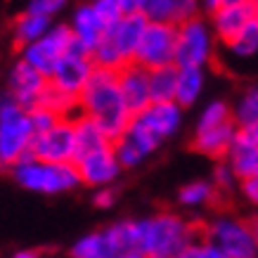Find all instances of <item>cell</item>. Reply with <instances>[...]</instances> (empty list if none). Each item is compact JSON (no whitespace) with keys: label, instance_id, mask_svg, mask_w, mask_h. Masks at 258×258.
Wrapping results in <instances>:
<instances>
[{"label":"cell","instance_id":"ee69618b","mask_svg":"<svg viewBox=\"0 0 258 258\" xmlns=\"http://www.w3.org/2000/svg\"><path fill=\"white\" fill-rule=\"evenodd\" d=\"M8 102H10L8 93H5V90L0 88V114H3V109H5V104H8Z\"/></svg>","mask_w":258,"mask_h":258},{"label":"cell","instance_id":"9c48e42d","mask_svg":"<svg viewBox=\"0 0 258 258\" xmlns=\"http://www.w3.org/2000/svg\"><path fill=\"white\" fill-rule=\"evenodd\" d=\"M135 64L145 67L147 71L175 64V26L147 22L135 52Z\"/></svg>","mask_w":258,"mask_h":258},{"label":"cell","instance_id":"4fadbf2b","mask_svg":"<svg viewBox=\"0 0 258 258\" xmlns=\"http://www.w3.org/2000/svg\"><path fill=\"white\" fill-rule=\"evenodd\" d=\"M159 147H161V142H159L154 135H149L135 118H131L125 133L121 135L118 140L111 142V149H114L121 168H135V166H140L142 161H145L149 154H154Z\"/></svg>","mask_w":258,"mask_h":258},{"label":"cell","instance_id":"277c9868","mask_svg":"<svg viewBox=\"0 0 258 258\" xmlns=\"http://www.w3.org/2000/svg\"><path fill=\"white\" fill-rule=\"evenodd\" d=\"M216 55V36L204 17L175 26V67L206 69Z\"/></svg>","mask_w":258,"mask_h":258},{"label":"cell","instance_id":"d4e9b609","mask_svg":"<svg viewBox=\"0 0 258 258\" xmlns=\"http://www.w3.org/2000/svg\"><path fill=\"white\" fill-rule=\"evenodd\" d=\"M216 189H213L211 180H192L185 187H180L178 202L185 209H204L216 199Z\"/></svg>","mask_w":258,"mask_h":258},{"label":"cell","instance_id":"f6af8a7d","mask_svg":"<svg viewBox=\"0 0 258 258\" xmlns=\"http://www.w3.org/2000/svg\"><path fill=\"white\" fill-rule=\"evenodd\" d=\"M123 258H147L145 253H140V251H131V253H125Z\"/></svg>","mask_w":258,"mask_h":258},{"label":"cell","instance_id":"4dcf8cb0","mask_svg":"<svg viewBox=\"0 0 258 258\" xmlns=\"http://www.w3.org/2000/svg\"><path fill=\"white\" fill-rule=\"evenodd\" d=\"M211 185H213V189H216V195H220V192H225L227 195L230 189L239 187V180H237V175L232 173V168H230L225 161H218L216 168H213Z\"/></svg>","mask_w":258,"mask_h":258},{"label":"cell","instance_id":"836d02e7","mask_svg":"<svg viewBox=\"0 0 258 258\" xmlns=\"http://www.w3.org/2000/svg\"><path fill=\"white\" fill-rule=\"evenodd\" d=\"M195 17H202L199 0H173V26H180Z\"/></svg>","mask_w":258,"mask_h":258},{"label":"cell","instance_id":"d6a6232c","mask_svg":"<svg viewBox=\"0 0 258 258\" xmlns=\"http://www.w3.org/2000/svg\"><path fill=\"white\" fill-rule=\"evenodd\" d=\"M178 258H225V253H223L213 242L199 237V239H195Z\"/></svg>","mask_w":258,"mask_h":258},{"label":"cell","instance_id":"9a60e30c","mask_svg":"<svg viewBox=\"0 0 258 258\" xmlns=\"http://www.w3.org/2000/svg\"><path fill=\"white\" fill-rule=\"evenodd\" d=\"M182 107H178L175 102H152L147 109L135 114V121L147 131L149 135H154L159 142L168 140L180 131L182 125Z\"/></svg>","mask_w":258,"mask_h":258},{"label":"cell","instance_id":"e575fe53","mask_svg":"<svg viewBox=\"0 0 258 258\" xmlns=\"http://www.w3.org/2000/svg\"><path fill=\"white\" fill-rule=\"evenodd\" d=\"M57 121H59V116H57V114H52L50 109H45V107H36V109L29 111V123H31L33 138H36V135H40V133H45V131H50Z\"/></svg>","mask_w":258,"mask_h":258},{"label":"cell","instance_id":"5bb4252c","mask_svg":"<svg viewBox=\"0 0 258 258\" xmlns=\"http://www.w3.org/2000/svg\"><path fill=\"white\" fill-rule=\"evenodd\" d=\"M116 81H118V93L123 100L125 109L131 111V116L145 111L152 104L149 97V71L140 64H125L116 71Z\"/></svg>","mask_w":258,"mask_h":258},{"label":"cell","instance_id":"7c38bea8","mask_svg":"<svg viewBox=\"0 0 258 258\" xmlns=\"http://www.w3.org/2000/svg\"><path fill=\"white\" fill-rule=\"evenodd\" d=\"M74 166L79 171L81 185H88V187H93V189L111 187L121 178V173H123V168H121V164H118V159L111 147L76 159Z\"/></svg>","mask_w":258,"mask_h":258},{"label":"cell","instance_id":"b9f144b4","mask_svg":"<svg viewBox=\"0 0 258 258\" xmlns=\"http://www.w3.org/2000/svg\"><path fill=\"white\" fill-rule=\"evenodd\" d=\"M10 258H43V256H40V251H36V249H19Z\"/></svg>","mask_w":258,"mask_h":258},{"label":"cell","instance_id":"e0dca14e","mask_svg":"<svg viewBox=\"0 0 258 258\" xmlns=\"http://www.w3.org/2000/svg\"><path fill=\"white\" fill-rule=\"evenodd\" d=\"M145 26H147V19L142 15H123L116 24H111L107 29V33H104L111 40V45L118 50V55L123 57L125 64L135 62V52H138Z\"/></svg>","mask_w":258,"mask_h":258},{"label":"cell","instance_id":"bcb514c9","mask_svg":"<svg viewBox=\"0 0 258 258\" xmlns=\"http://www.w3.org/2000/svg\"><path fill=\"white\" fill-rule=\"evenodd\" d=\"M251 8H253V22L258 24V0H253V3H251Z\"/></svg>","mask_w":258,"mask_h":258},{"label":"cell","instance_id":"7402d4cb","mask_svg":"<svg viewBox=\"0 0 258 258\" xmlns=\"http://www.w3.org/2000/svg\"><path fill=\"white\" fill-rule=\"evenodd\" d=\"M206 88V69L197 67H178V83H175V104L187 109L199 102Z\"/></svg>","mask_w":258,"mask_h":258},{"label":"cell","instance_id":"8fae6325","mask_svg":"<svg viewBox=\"0 0 258 258\" xmlns=\"http://www.w3.org/2000/svg\"><path fill=\"white\" fill-rule=\"evenodd\" d=\"M47 88V79L43 74L29 67L24 59H17L12 64V69L8 74V86H5V93L17 107L31 111L40 104V97Z\"/></svg>","mask_w":258,"mask_h":258},{"label":"cell","instance_id":"cb8c5ba5","mask_svg":"<svg viewBox=\"0 0 258 258\" xmlns=\"http://www.w3.org/2000/svg\"><path fill=\"white\" fill-rule=\"evenodd\" d=\"M178 67H159L149 71V97L152 102H175Z\"/></svg>","mask_w":258,"mask_h":258},{"label":"cell","instance_id":"52a82bcc","mask_svg":"<svg viewBox=\"0 0 258 258\" xmlns=\"http://www.w3.org/2000/svg\"><path fill=\"white\" fill-rule=\"evenodd\" d=\"M71 38H74V36H71V31H69V24H52L50 31H47L43 38H38L36 43H31V45H26L19 50V59H24V62L29 64V67H33L38 74H43L45 79H50L55 67L59 64V59L67 55V50H69V45H71Z\"/></svg>","mask_w":258,"mask_h":258},{"label":"cell","instance_id":"7bdbcfd3","mask_svg":"<svg viewBox=\"0 0 258 258\" xmlns=\"http://www.w3.org/2000/svg\"><path fill=\"white\" fill-rule=\"evenodd\" d=\"M251 232H253V242H256V251H258V218H251Z\"/></svg>","mask_w":258,"mask_h":258},{"label":"cell","instance_id":"d590c367","mask_svg":"<svg viewBox=\"0 0 258 258\" xmlns=\"http://www.w3.org/2000/svg\"><path fill=\"white\" fill-rule=\"evenodd\" d=\"M90 5H93V10L97 12V17L107 24V29H109L111 24H116L118 19L123 17L118 0H90Z\"/></svg>","mask_w":258,"mask_h":258},{"label":"cell","instance_id":"8d00e7d4","mask_svg":"<svg viewBox=\"0 0 258 258\" xmlns=\"http://www.w3.org/2000/svg\"><path fill=\"white\" fill-rule=\"evenodd\" d=\"M116 199H118V192L114 185H111V187L95 189V195H93V204L97 209H111V206L116 204Z\"/></svg>","mask_w":258,"mask_h":258},{"label":"cell","instance_id":"44dd1931","mask_svg":"<svg viewBox=\"0 0 258 258\" xmlns=\"http://www.w3.org/2000/svg\"><path fill=\"white\" fill-rule=\"evenodd\" d=\"M223 161L232 168L237 180L242 182L244 178H251L253 173H258V147L253 142L246 140L242 133H237L235 142L230 145Z\"/></svg>","mask_w":258,"mask_h":258},{"label":"cell","instance_id":"7dc6e473","mask_svg":"<svg viewBox=\"0 0 258 258\" xmlns=\"http://www.w3.org/2000/svg\"><path fill=\"white\" fill-rule=\"evenodd\" d=\"M227 3H253V0H227Z\"/></svg>","mask_w":258,"mask_h":258},{"label":"cell","instance_id":"ab89813d","mask_svg":"<svg viewBox=\"0 0 258 258\" xmlns=\"http://www.w3.org/2000/svg\"><path fill=\"white\" fill-rule=\"evenodd\" d=\"M199 3H202V12H206V15L211 17L213 12H218V10L225 5L227 0H199Z\"/></svg>","mask_w":258,"mask_h":258},{"label":"cell","instance_id":"74e56055","mask_svg":"<svg viewBox=\"0 0 258 258\" xmlns=\"http://www.w3.org/2000/svg\"><path fill=\"white\" fill-rule=\"evenodd\" d=\"M239 189H242V197L251 206H256L258 209V173H253L251 178H244L239 182Z\"/></svg>","mask_w":258,"mask_h":258},{"label":"cell","instance_id":"5b68a950","mask_svg":"<svg viewBox=\"0 0 258 258\" xmlns=\"http://www.w3.org/2000/svg\"><path fill=\"white\" fill-rule=\"evenodd\" d=\"M31 140L29 111L10 100L0 114V171H12V166L29 154Z\"/></svg>","mask_w":258,"mask_h":258},{"label":"cell","instance_id":"6da1fadb","mask_svg":"<svg viewBox=\"0 0 258 258\" xmlns=\"http://www.w3.org/2000/svg\"><path fill=\"white\" fill-rule=\"evenodd\" d=\"M133 249L147 258H178L189 244L202 237V227L178 213L161 211L147 218L131 220Z\"/></svg>","mask_w":258,"mask_h":258},{"label":"cell","instance_id":"ac0fdd59","mask_svg":"<svg viewBox=\"0 0 258 258\" xmlns=\"http://www.w3.org/2000/svg\"><path fill=\"white\" fill-rule=\"evenodd\" d=\"M237 133H239V128L235 125V121L195 131V135H192V149L209 159L223 161L227 154V149H230V145L235 142Z\"/></svg>","mask_w":258,"mask_h":258},{"label":"cell","instance_id":"ffe728a7","mask_svg":"<svg viewBox=\"0 0 258 258\" xmlns=\"http://www.w3.org/2000/svg\"><path fill=\"white\" fill-rule=\"evenodd\" d=\"M71 121H74V138H76V159L111 147V140L104 135V131L95 123L93 118L76 114Z\"/></svg>","mask_w":258,"mask_h":258},{"label":"cell","instance_id":"60d3db41","mask_svg":"<svg viewBox=\"0 0 258 258\" xmlns=\"http://www.w3.org/2000/svg\"><path fill=\"white\" fill-rule=\"evenodd\" d=\"M239 133H242L246 140L253 142V145L258 147V121H256V123H251V125H246V128H242Z\"/></svg>","mask_w":258,"mask_h":258},{"label":"cell","instance_id":"4316f807","mask_svg":"<svg viewBox=\"0 0 258 258\" xmlns=\"http://www.w3.org/2000/svg\"><path fill=\"white\" fill-rule=\"evenodd\" d=\"M232 121H235V125L239 131L258 121V86L246 88L237 97L235 107H232Z\"/></svg>","mask_w":258,"mask_h":258},{"label":"cell","instance_id":"d6986e66","mask_svg":"<svg viewBox=\"0 0 258 258\" xmlns=\"http://www.w3.org/2000/svg\"><path fill=\"white\" fill-rule=\"evenodd\" d=\"M69 31H71V36H74V40L81 43V45L90 52V50L104 38L107 24L97 17V12L93 10L90 3H83V5H79V8L71 12Z\"/></svg>","mask_w":258,"mask_h":258},{"label":"cell","instance_id":"f1b7e54d","mask_svg":"<svg viewBox=\"0 0 258 258\" xmlns=\"http://www.w3.org/2000/svg\"><path fill=\"white\" fill-rule=\"evenodd\" d=\"M227 50L237 57V59H249V57L258 55V24L251 22L239 36L227 43Z\"/></svg>","mask_w":258,"mask_h":258},{"label":"cell","instance_id":"2e32d148","mask_svg":"<svg viewBox=\"0 0 258 258\" xmlns=\"http://www.w3.org/2000/svg\"><path fill=\"white\" fill-rule=\"evenodd\" d=\"M251 22H253V8H251V3H225L209 19L216 40L225 43V45L235 36H239Z\"/></svg>","mask_w":258,"mask_h":258},{"label":"cell","instance_id":"1f68e13d","mask_svg":"<svg viewBox=\"0 0 258 258\" xmlns=\"http://www.w3.org/2000/svg\"><path fill=\"white\" fill-rule=\"evenodd\" d=\"M69 5V0H29L26 3V12L38 17H45V19H55L57 15H62Z\"/></svg>","mask_w":258,"mask_h":258},{"label":"cell","instance_id":"603a6c76","mask_svg":"<svg viewBox=\"0 0 258 258\" xmlns=\"http://www.w3.org/2000/svg\"><path fill=\"white\" fill-rule=\"evenodd\" d=\"M52 24H55L52 19L31 15V12L24 10L22 15H17V19L12 22V43L17 45V50L31 45V43H36V40L43 38V36L50 31Z\"/></svg>","mask_w":258,"mask_h":258},{"label":"cell","instance_id":"484cf974","mask_svg":"<svg viewBox=\"0 0 258 258\" xmlns=\"http://www.w3.org/2000/svg\"><path fill=\"white\" fill-rule=\"evenodd\" d=\"M38 107H45V109H50L59 118H71L79 114V100H74L69 95H64L62 90H57L50 81H47V88L43 93V97H40Z\"/></svg>","mask_w":258,"mask_h":258},{"label":"cell","instance_id":"8992f818","mask_svg":"<svg viewBox=\"0 0 258 258\" xmlns=\"http://www.w3.org/2000/svg\"><path fill=\"white\" fill-rule=\"evenodd\" d=\"M202 237L218 246L225 258H258L251 223L235 216H216L202 227Z\"/></svg>","mask_w":258,"mask_h":258},{"label":"cell","instance_id":"83f0119b","mask_svg":"<svg viewBox=\"0 0 258 258\" xmlns=\"http://www.w3.org/2000/svg\"><path fill=\"white\" fill-rule=\"evenodd\" d=\"M232 121V107L227 104L225 100H211L197 116V125L195 131H202V128H211V125H220Z\"/></svg>","mask_w":258,"mask_h":258},{"label":"cell","instance_id":"7a4b0ae2","mask_svg":"<svg viewBox=\"0 0 258 258\" xmlns=\"http://www.w3.org/2000/svg\"><path fill=\"white\" fill-rule=\"evenodd\" d=\"M79 114L93 118L111 142L118 140L131 123V111L125 109L118 93L116 71L95 69L83 93L79 95Z\"/></svg>","mask_w":258,"mask_h":258},{"label":"cell","instance_id":"f546056e","mask_svg":"<svg viewBox=\"0 0 258 258\" xmlns=\"http://www.w3.org/2000/svg\"><path fill=\"white\" fill-rule=\"evenodd\" d=\"M142 17L147 22L173 24V0H145Z\"/></svg>","mask_w":258,"mask_h":258},{"label":"cell","instance_id":"f35d334b","mask_svg":"<svg viewBox=\"0 0 258 258\" xmlns=\"http://www.w3.org/2000/svg\"><path fill=\"white\" fill-rule=\"evenodd\" d=\"M118 5H121L123 15H142L145 0H118Z\"/></svg>","mask_w":258,"mask_h":258},{"label":"cell","instance_id":"30bf717a","mask_svg":"<svg viewBox=\"0 0 258 258\" xmlns=\"http://www.w3.org/2000/svg\"><path fill=\"white\" fill-rule=\"evenodd\" d=\"M71 118H59L50 131L36 135L31 140L29 154L45 164H74L76 161V138H74Z\"/></svg>","mask_w":258,"mask_h":258},{"label":"cell","instance_id":"3957f363","mask_svg":"<svg viewBox=\"0 0 258 258\" xmlns=\"http://www.w3.org/2000/svg\"><path fill=\"white\" fill-rule=\"evenodd\" d=\"M10 175L19 187L38 195H64L81 185L79 171L74 164H45L26 154L12 166Z\"/></svg>","mask_w":258,"mask_h":258},{"label":"cell","instance_id":"ba28073f","mask_svg":"<svg viewBox=\"0 0 258 258\" xmlns=\"http://www.w3.org/2000/svg\"><path fill=\"white\" fill-rule=\"evenodd\" d=\"M93 71H95V67H93V59H90V52L81 43H76V40L71 38V45L67 50V55L59 59V64L55 67L52 76L47 81L57 90H62L64 95L79 100V95L83 93V88L90 81Z\"/></svg>","mask_w":258,"mask_h":258}]
</instances>
